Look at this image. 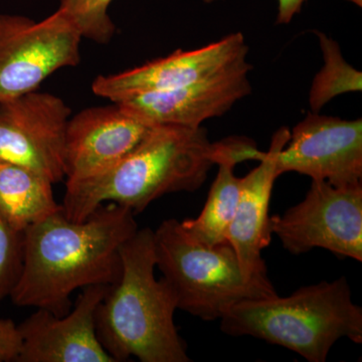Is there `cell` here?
Returning <instances> with one entry per match:
<instances>
[{
  "label": "cell",
  "mask_w": 362,
  "mask_h": 362,
  "mask_svg": "<svg viewBox=\"0 0 362 362\" xmlns=\"http://www.w3.org/2000/svg\"><path fill=\"white\" fill-rule=\"evenodd\" d=\"M127 207L105 204L83 221L63 209L23 233V259L9 297L21 307L64 316L78 289L112 285L121 272V247L138 230Z\"/></svg>",
  "instance_id": "1"
},
{
  "label": "cell",
  "mask_w": 362,
  "mask_h": 362,
  "mask_svg": "<svg viewBox=\"0 0 362 362\" xmlns=\"http://www.w3.org/2000/svg\"><path fill=\"white\" fill-rule=\"evenodd\" d=\"M204 128L152 126L141 142L112 168L84 180L66 181L64 214L83 221L102 204L142 213L159 197L194 192L204 185L220 153Z\"/></svg>",
  "instance_id": "2"
},
{
  "label": "cell",
  "mask_w": 362,
  "mask_h": 362,
  "mask_svg": "<svg viewBox=\"0 0 362 362\" xmlns=\"http://www.w3.org/2000/svg\"><path fill=\"white\" fill-rule=\"evenodd\" d=\"M121 272L98 306L96 330L116 362H188L175 323L177 305L163 279L156 278L153 230L138 228L121 247Z\"/></svg>",
  "instance_id": "3"
},
{
  "label": "cell",
  "mask_w": 362,
  "mask_h": 362,
  "mask_svg": "<svg viewBox=\"0 0 362 362\" xmlns=\"http://www.w3.org/2000/svg\"><path fill=\"white\" fill-rule=\"evenodd\" d=\"M220 320L226 334L265 340L309 362H325L341 338L362 343V309L345 277L305 286L288 297L242 300Z\"/></svg>",
  "instance_id": "4"
},
{
  "label": "cell",
  "mask_w": 362,
  "mask_h": 362,
  "mask_svg": "<svg viewBox=\"0 0 362 362\" xmlns=\"http://www.w3.org/2000/svg\"><path fill=\"white\" fill-rule=\"evenodd\" d=\"M156 268L177 309L204 321L220 319L230 305L277 295L269 276L250 277L228 242L207 246L190 237L180 221H163L153 230Z\"/></svg>",
  "instance_id": "5"
},
{
  "label": "cell",
  "mask_w": 362,
  "mask_h": 362,
  "mask_svg": "<svg viewBox=\"0 0 362 362\" xmlns=\"http://www.w3.org/2000/svg\"><path fill=\"white\" fill-rule=\"evenodd\" d=\"M81 40L59 8L40 21L0 13V103L37 90L62 69L78 66Z\"/></svg>",
  "instance_id": "6"
},
{
  "label": "cell",
  "mask_w": 362,
  "mask_h": 362,
  "mask_svg": "<svg viewBox=\"0 0 362 362\" xmlns=\"http://www.w3.org/2000/svg\"><path fill=\"white\" fill-rule=\"evenodd\" d=\"M270 226L293 255L321 247L362 262V183L334 187L312 180L303 201L282 216H271Z\"/></svg>",
  "instance_id": "7"
},
{
  "label": "cell",
  "mask_w": 362,
  "mask_h": 362,
  "mask_svg": "<svg viewBox=\"0 0 362 362\" xmlns=\"http://www.w3.org/2000/svg\"><path fill=\"white\" fill-rule=\"evenodd\" d=\"M71 109L49 93H28L0 103V161L30 169L52 185L66 178Z\"/></svg>",
  "instance_id": "8"
},
{
  "label": "cell",
  "mask_w": 362,
  "mask_h": 362,
  "mask_svg": "<svg viewBox=\"0 0 362 362\" xmlns=\"http://www.w3.org/2000/svg\"><path fill=\"white\" fill-rule=\"evenodd\" d=\"M279 175L297 173L334 187L361 185L362 120L309 113L290 131L277 157Z\"/></svg>",
  "instance_id": "9"
},
{
  "label": "cell",
  "mask_w": 362,
  "mask_h": 362,
  "mask_svg": "<svg viewBox=\"0 0 362 362\" xmlns=\"http://www.w3.org/2000/svg\"><path fill=\"white\" fill-rule=\"evenodd\" d=\"M247 52L244 35L232 33L201 49H177L137 68L99 75L93 82L92 90L113 102L136 93L176 89L239 68L247 63Z\"/></svg>",
  "instance_id": "10"
},
{
  "label": "cell",
  "mask_w": 362,
  "mask_h": 362,
  "mask_svg": "<svg viewBox=\"0 0 362 362\" xmlns=\"http://www.w3.org/2000/svg\"><path fill=\"white\" fill-rule=\"evenodd\" d=\"M108 287L84 288L73 310L64 316L37 309L18 325L21 349L16 362H116L96 330L97 308Z\"/></svg>",
  "instance_id": "11"
},
{
  "label": "cell",
  "mask_w": 362,
  "mask_h": 362,
  "mask_svg": "<svg viewBox=\"0 0 362 362\" xmlns=\"http://www.w3.org/2000/svg\"><path fill=\"white\" fill-rule=\"evenodd\" d=\"M249 63L216 77L176 89L136 93L113 101L148 125L201 127L207 119L225 115L252 93Z\"/></svg>",
  "instance_id": "12"
},
{
  "label": "cell",
  "mask_w": 362,
  "mask_h": 362,
  "mask_svg": "<svg viewBox=\"0 0 362 362\" xmlns=\"http://www.w3.org/2000/svg\"><path fill=\"white\" fill-rule=\"evenodd\" d=\"M151 127L114 102L71 116L66 132V181L84 180L115 165Z\"/></svg>",
  "instance_id": "13"
},
{
  "label": "cell",
  "mask_w": 362,
  "mask_h": 362,
  "mask_svg": "<svg viewBox=\"0 0 362 362\" xmlns=\"http://www.w3.org/2000/svg\"><path fill=\"white\" fill-rule=\"evenodd\" d=\"M290 130L282 127L272 137L270 148L256 168L242 178L239 204L228 232L226 242L250 277H267L262 252L271 244L270 202L274 183L279 177L277 157L289 141Z\"/></svg>",
  "instance_id": "14"
},
{
  "label": "cell",
  "mask_w": 362,
  "mask_h": 362,
  "mask_svg": "<svg viewBox=\"0 0 362 362\" xmlns=\"http://www.w3.org/2000/svg\"><path fill=\"white\" fill-rule=\"evenodd\" d=\"M264 152L257 148L252 140L232 137L221 141L216 159L218 175L211 185L204 209L195 218L180 221L185 232L207 246L226 242V232L232 223L239 204L242 178L237 177L233 168L245 160H261Z\"/></svg>",
  "instance_id": "15"
},
{
  "label": "cell",
  "mask_w": 362,
  "mask_h": 362,
  "mask_svg": "<svg viewBox=\"0 0 362 362\" xmlns=\"http://www.w3.org/2000/svg\"><path fill=\"white\" fill-rule=\"evenodd\" d=\"M62 209L51 181L30 169L0 161V216L13 230L23 233Z\"/></svg>",
  "instance_id": "16"
},
{
  "label": "cell",
  "mask_w": 362,
  "mask_h": 362,
  "mask_svg": "<svg viewBox=\"0 0 362 362\" xmlns=\"http://www.w3.org/2000/svg\"><path fill=\"white\" fill-rule=\"evenodd\" d=\"M315 33L320 42L324 65L312 83L309 105L313 113H319L335 97L346 93L361 92L362 75L361 71L345 61L335 40L325 33Z\"/></svg>",
  "instance_id": "17"
},
{
  "label": "cell",
  "mask_w": 362,
  "mask_h": 362,
  "mask_svg": "<svg viewBox=\"0 0 362 362\" xmlns=\"http://www.w3.org/2000/svg\"><path fill=\"white\" fill-rule=\"evenodd\" d=\"M113 0H61L59 9L71 21L82 39L108 44L116 26L108 11Z\"/></svg>",
  "instance_id": "18"
},
{
  "label": "cell",
  "mask_w": 362,
  "mask_h": 362,
  "mask_svg": "<svg viewBox=\"0 0 362 362\" xmlns=\"http://www.w3.org/2000/svg\"><path fill=\"white\" fill-rule=\"evenodd\" d=\"M23 259V233L16 232L0 216V303L9 297L18 281Z\"/></svg>",
  "instance_id": "19"
},
{
  "label": "cell",
  "mask_w": 362,
  "mask_h": 362,
  "mask_svg": "<svg viewBox=\"0 0 362 362\" xmlns=\"http://www.w3.org/2000/svg\"><path fill=\"white\" fill-rule=\"evenodd\" d=\"M21 349L18 325L11 319H0V362H16Z\"/></svg>",
  "instance_id": "20"
},
{
  "label": "cell",
  "mask_w": 362,
  "mask_h": 362,
  "mask_svg": "<svg viewBox=\"0 0 362 362\" xmlns=\"http://www.w3.org/2000/svg\"><path fill=\"white\" fill-rule=\"evenodd\" d=\"M306 0H278L277 23L287 25L301 11Z\"/></svg>",
  "instance_id": "21"
},
{
  "label": "cell",
  "mask_w": 362,
  "mask_h": 362,
  "mask_svg": "<svg viewBox=\"0 0 362 362\" xmlns=\"http://www.w3.org/2000/svg\"><path fill=\"white\" fill-rule=\"evenodd\" d=\"M349 1L354 2L357 6H361V0H349Z\"/></svg>",
  "instance_id": "22"
},
{
  "label": "cell",
  "mask_w": 362,
  "mask_h": 362,
  "mask_svg": "<svg viewBox=\"0 0 362 362\" xmlns=\"http://www.w3.org/2000/svg\"><path fill=\"white\" fill-rule=\"evenodd\" d=\"M204 2H206V4H211V2L216 1V0H204Z\"/></svg>",
  "instance_id": "23"
}]
</instances>
